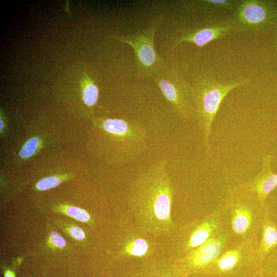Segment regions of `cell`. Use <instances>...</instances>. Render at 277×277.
<instances>
[{"instance_id":"obj_1","label":"cell","mask_w":277,"mask_h":277,"mask_svg":"<svg viewBox=\"0 0 277 277\" xmlns=\"http://www.w3.org/2000/svg\"><path fill=\"white\" fill-rule=\"evenodd\" d=\"M130 200L153 227L165 228L171 225L172 188L165 161L153 165L140 176Z\"/></svg>"},{"instance_id":"obj_2","label":"cell","mask_w":277,"mask_h":277,"mask_svg":"<svg viewBox=\"0 0 277 277\" xmlns=\"http://www.w3.org/2000/svg\"><path fill=\"white\" fill-rule=\"evenodd\" d=\"M249 79L231 82L216 80L208 73L195 77L191 85L192 94L198 125L206 150H209L212 124L222 101L236 87L248 84Z\"/></svg>"},{"instance_id":"obj_3","label":"cell","mask_w":277,"mask_h":277,"mask_svg":"<svg viewBox=\"0 0 277 277\" xmlns=\"http://www.w3.org/2000/svg\"><path fill=\"white\" fill-rule=\"evenodd\" d=\"M163 18L162 15L158 16L144 29L130 35L117 37L133 49L138 75L141 77H152L164 66L162 60L155 50L154 43L155 32Z\"/></svg>"},{"instance_id":"obj_4","label":"cell","mask_w":277,"mask_h":277,"mask_svg":"<svg viewBox=\"0 0 277 277\" xmlns=\"http://www.w3.org/2000/svg\"><path fill=\"white\" fill-rule=\"evenodd\" d=\"M165 98L183 119L189 120L195 114L191 85L177 71L164 66L152 76Z\"/></svg>"},{"instance_id":"obj_5","label":"cell","mask_w":277,"mask_h":277,"mask_svg":"<svg viewBox=\"0 0 277 277\" xmlns=\"http://www.w3.org/2000/svg\"><path fill=\"white\" fill-rule=\"evenodd\" d=\"M226 241L225 234H216L204 244L189 251L179 262L173 265L184 277L206 273L221 255Z\"/></svg>"},{"instance_id":"obj_6","label":"cell","mask_w":277,"mask_h":277,"mask_svg":"<svg viewBox=\"0 0 277 277\" xmlns=\"http://www.w3.org/2000/svg\"><path fill=\"white\" fill-rule=\"evenodd\" d=\"M277 18V5L270 1L243 0L239 3L233 21L240 31H259Z\"/></svg>"},{"instance_id":"obj_7","label":"cell","mask_w":277,"mask_h":277,"mask_svg":"<svg viewBox=\"0 0 277 277\" xmlns=\"http://www.w3.org/2000/svg\"><path fill=\"white\" fill-rule=\"evenodd\" d=\"M234 31H240L233 21L183 31L175 39L173 48L182 42H188L203 47Z\"/></svg>"},{"instance_id":"obj_8","label":"cell","mask_w":277,"mask_h":277,"mask_svg":"<svg viewBox=\"0 0 277 277\" xmlns=\"http://www.w3.org/2000/svg\"><path fill=\"white\" fill-rule=\"evenodd\" d=\"M272 160L271 154L264 156L261 171L249 185L250 192L254 194L255 199L261 208L264 207L269 194L277 187V174L272 171Z\"/></svg>"},{"instance_id":"obj_9","label":"cell","mask_w":277,"mask_h":277,"mask_svg":"<svg viewBox=\"0 0 277 277\" xmlns=\"http://www.w3.org/2000/svg\"><path fill=\"white\" fill-rule=\"evenodd\" d=\"M261 219L262 236L257 250V258L261 262L277 247V224L271 219L265 207Z\"/></svg>"},{"instance_id":"obj_10","label":"cell","mask_w":277,"mask_h":277,"mask_svg":"<svg viewBox=\"0 0 277 277\" xmlns=\"http://www.w3.org/2000/svg\"><path fill=\"white\" fill-rule=\"evenodd\" d=\"M243 258L242 247L227 250L217 259L207 272L216 275L229 274L242 265Z\"/></svg>"},{"instance_id":"obj_11","label":"cell","mask_w":277,"mask_h":277,"mask_svg":"<svg viewBox=\"0 0 277 277\" xmlns=\"http://www.w3.org/2000/svg\"><path fill=\"white\" fill-rule=\"evenodd\" d=\"M220 227L217 217H211L202 222L192 232L187 242L186 249L190 251L201 246L216 235Z\"/></svg>"},{"instance_id":"obj_12","label":"cell","mask_w":277,"mask_h":277,"mask_svg":"<svg viewBox=\"0 0 277 277\" xmlns=\"http://www.w3.org/2000/svg\"><path fill=\"white\" fill-rule=\"evenodd\" d=\"M231 227L233 231L238 234L246 233L253 223V214L250 206L244 202L235 203L232 208Z\"/></svg>"},{"instance_id":"obj_13","label":"cell","mask_w":277,"mask_h":277,"mask_svg":"<svg viewBox=\"0 0 277 277\" xmlns=\"http://www.w3.org/2000/svg\"><path fill=\"white\" fill-rule=\"evenodd\" d=\"M140 271L142 277H184L173 265L146 266Z\"/></svg>"},{"instance_id":"obj_14","label":"cell","mask_w":277,"mask_h":277,"mask_svg":"<svg viewBox=\"0 0 277 277\" xmlns=\"http://www.w3.org/2000/svg\"><path fill=\"white\" fill-rule=\"evenodd\" d=\"M149 250V244L146 240L137 238L128 242L124 247L126 255L142 257L145 255Z\"/></svg>"},{"instance_id":"obj_15","label":"cell","mask_w":277,"mask_h":277,"mask_svg":"<svg viewBox=\"0 0 277 277\" xmlns=\"http://www.w3.org/2000/svg\"><path fill=\"white\" fill-rule=\"evenodd\" d=\"M58 209L60 212L81 222L89 223L91 221L90 214L83 209L73 206H62Z\"/></svg>"},{"instance_id":"obj_16","label":"cell","mask_w":277,"mask_h":277,"mask_svg":"<svg viewBox=\"0 0 277 277\" xmlns=\"http://www.w3.org/2000/svg\"><path fill=\"white\" fill-rule=\"evenodd\" d=\"M203 6L209 10H230L239 4L238 2L229 0H206L201 1Z\"/></svg>"},{"instance_id":"obj_17","label":"cell","mask_w":277,"mask_h":277,"mask_svg":"<svg viewBox=\"0 0 277 277\" xmlns=\"http://www.w3.org/2000/svg\"><path fill=\"white\" fill-rule=\"evenodd\" d=\"M98 96L97 87L92 82L87 84L83 92V99L85 104L92 107L96 103Z\"/></svg>"},{"instance_id":"obj_18","label":"cell","mask_w":277,"mask_h":277,"mask_svg":"<svg viewBox=\"0 0 277 277\" xmlns=\"http://www.w3.org/2000/svg\"><path fill=\"white\" fill-rule=\"evenodd\" d=\"M265 272V277H277V247L267 255Z\"/></svg>"},{"instance_id":"obj_19","label":"cell","mask_w":277,"mask_h":277,"mask_svg":"<svg viewBox=\"0 0 277 277\" xmlns=\"http://www.w3.org/2000/svg\"><path fill=\"white\" fill-rule=\"evenodd\" d=\"M40 144V141L36 137L29 139L21 149L19 154L23 159L30 157L37 150Z\"/></svg>"},{"instance_id":"obj_20","label":"cell","mask_w":277,"mask_h":277,"mask_svg":"<svg viewBox=\"0 0 277 277\" xmlns=\"http://www.w3.org/2000/svg\"><path fill=\"white\" fill-rule=\"evenodd\" d=\"M61 182L62 180L58 177L48 176L39 180L36 184V188L39 190L44 191L56 187Z\"/></svg>"},{"instance_id":"obj_21","label":"cell","mask_w":277,"mask_h":277,"mask_svg":"<svg viewBox=\"0 0 277 277\" xmlns=\"http://www.w3.org/2000/svg\"><path fill=\"white\" fill-rule=\"evenodd\" d=\"M65 230L68 235L75 240L83 241L86 238L83 230L77 226H69L66 227Z\"/></svg>"},{"instance_id":"obj_22","label":"cell","mask_w":277,"mask_h":277,"mask_svg":"<svg viewBox=\"0 0 277 277\" xmlns=\"http://www.w3.org/2000/svg\"><path fill=\"white\" fill-rule=\"evenodd\" d=\"M49 241L52 245L56 248H63L66 246V242L64 238L55 231H52L50 233Z\"/></svg>"},{"instance_id":"obj_23","label":"cell","mask_w":277,"mask_h":277,"mask_svg":"<svg viewBox=\"0 0 277 277\" xmlns=\"http://www.w3.org/2000/svg\"><path fill=\"white\" fill-rule=\"evenodd\" d=\"M4 277H15V275L10 270H6L4 273Z\"/></svg>"},{"instance_id":"obj_24","label":"cell","mask_w":277,"mask_h":277,"mask_svg":"<svg viewBox=\"0 0 277 277\" xmlns=\"http://www.w3.org/2000/svg\"><path fill=\"white\" fill-rule=\"evenodd\" d=\"M255 277H265L264 271L260 272L259 275L256 276Z\"/></svg>"},{"instance_id":"obj_25","label":"cell","mask_w":277,"mask_h":277,"mask_svg":"<svg viewBox=\"0 0 277 277\" xmlns=\"http://www.w3.org/2000/svg\"><path fill=\"white\" fill-rule=\"evenodd\" d=\"M4 127V122L3 121L1 120L0 121V129L2 130Z\"/></svg>"},{"instance_id":"obj_26","label":"cell","mask_w":277,"mask_h":277,"mask_svg":"<svg viewBox=\"0 0 277 277\" xmlns=\"http://www.w3.org/2000/svg\"><path fill=\"white\" fill-rule=\"evenodd\" d=\"M194 277H207V276H194Z\"/></svg>"}]
</instances>
